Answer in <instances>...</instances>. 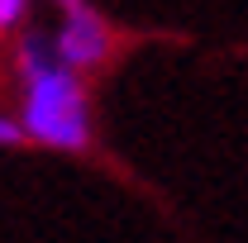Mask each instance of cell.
I'll use <instances>...</instances> for the list:
<instances>
[{"label": "cell", "instance_id": "1", "mask_svg": "<svg viewBox=\"0 0 248 243\" xmlns=\"http://www.w3.org/2000/svg\"><path fill=\"white\" fill-rule=\"evenodd\" d=\"M19 72V120L29 143L53 152H86L91 148V100L81 72L67 67L48 33L29 29L15 48Z\"/></svg>", "mask_w": 248, "mask_h": 243}, {"label": "cell", "instance_id": "2", "mask_svg": "<svg viewBox=\"0 0 248 243\" xmlns=\"http://www.w3.org/2000/svg\"><path fill=\"white\" fill-rule=\"evenodd\" d=\"M53 43H58L62 62L86 76L95 67H105L110 48H115V33H110V24L95 15L91 5H72V10H62V24L53 29Z\"/></svg>", "mask_w": 248, "mask_h": 243}, {"label": "cell", "instance_id": "3", "mask_svg": "<svg viewBox=\"0 0 248 243\" xmlns=\"http://www.w3.org/2000/svg\"><path fill=\"white\" fill-rule=\"evenodd\" d=\"M29 5L33 0H0V29H19L29 19Z\"/></svg>", "mask_w": 248, "mask_h": 243}, {"label": "cell", "instance_id": "4", "mask_svg": "<svg viewBox=\"0 0 248 243\" xmlns=\"http://www.w3.org/2000/svg\"><path fill=\"white\" fill-rule=\"evenodd\" d=\"M0 143H5V148L29 143V134H24V120H19V115H0Z\"/></svg>", "mask_w": 248, "mask_h": 243}, {"label": "cell", "instance_id": "5", "mask_svg": "<svg viewBox=\"0 0 248 243\" xmlns=\"http://www.w3.org/2000/svg\"><path fill=\"white\" fill-rule=\"evenodd\" d=\"M58 10H72V5H86V0H53Z\"/></svg>", "mask_w": 248, "mask_h": 243}]
</instances>
